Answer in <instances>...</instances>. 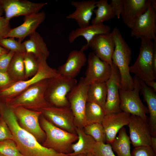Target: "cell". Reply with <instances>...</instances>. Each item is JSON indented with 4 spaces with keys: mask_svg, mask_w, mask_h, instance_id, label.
I'll list each match as a JSON object with an SVG mask.
<instances>
[{
    "mask_svg": "<svg viewBox=\"0 0 156 156\" xmlns=\"http://www.w3.org/2000/svg\"><path fill=\"white\" fill-rule=\"evenodd\" d=\"M0 115L7 124L13 140L23 156H70L41 144L33 135L21 127L12 109L2 103L0 105Z\"/></svg>",
    "mask_w": 156,
    "mask_h": 156,
    "instance_id": "6da1fadb",
    "label": "cell"
},
{
    "mask_svg": "<svg viewBox=\"0 0 156 156\" xmlns=\"http://www.w3.org/2000/svg\"><path fill=\"white\" fill-rule=\"evenodd\" d=\"M115 47L112 57V63L117 68L120 77V90H131L134 87L133 78L129 71L132 51L118 29L114 27L111 32Z\"/></svg>",
    "mask_w": 156,
    "mask_h": 156,
    "instance_id": "7a4b0ae2",
    "label": "cell"
},
{
    "mask_svg": "<svg viewBox=\"0 0 156 156\" xmlns=\"http://www.w3.org/2000/svg\"><path fill=\"white\" fill-rule=\"evenodd\" d=\"M41 118L42 128L46 135L42 145L58 153L66 154L72 153V145L78 139L77 134L56 127L43 116Z\"/></svg>",
    "mask_w": 156,
    "mask_h": 156,
    "instance_id": "3957f363",
    "label": "cell"
},
{
    "mask_svg": "<svg viewBox=\"0 0 156 156\" xmlns=\"http://www.w3.org/2000/svg\"><path fill=\"white\" fill-rule=\"evenodd\" d=\"M47 80L40 81L13 98L2 103L11 108L21 107L33 111H41L42 109L51 106L44 97Z\"/></svg>",
    "mask_w": 156,
    "mask_h": 156,
    "instance_id": "277c9868",
    "label": "cell"
},
{
    "mask_svg": "<svg viewBox=\"0 0 156 156\" xmlns=\"http://www.w3.org/2000/svg\"><path fill=\"white\" fill-rule=\"evenodd\" d=\"M47 58L43 55L37 58L39 69L34 76L27 80L15 82L0 90V101L4 102L10 99L34 84L58 75L57 70L51 67L47 64Z\"/></svg>",
    "mask_w": 156,
    "mask_h": 156,
    "instance_id": "5b68a950",
    "label": "cell"
},
{
    "mask_svg": "<svg viewBox=\"0 0 156 156\" xmlns=\"http://www.w3.org/2000/svg\"><path fill=\"white\" fill-rule=\"evenodd\" d=\"M140 39L139 53L135 62L130 66V72L134 74L144 82L155 80L156 79V74L153 70V60L156 49V40H154L153 43L146 38Z\"/></svg>",
    "mask_w": 156,
    "mask_h": 156,
    "instance_id": "8992f818",
    "label": "cell"
},
{
    "mask_svg": "<svg viewBox=\"0 0 156 156\" xmlns=\"http://www.w3.org/2000/svg\"><path fill=\"white\" fill-rule=\"evenodd\" d=\"M77 83L75 79L59 74L47 79L44 93L45 99L52 106L70 107L67 95Z\"/></svg>",
    "mask_w": 156,
    "mask_h": 156,
    "instance_id": "52a82bcc",
    "label": "cell"
},
{
    "mask_svg": "<svg viewBox=\"0 0 156 156\" xmlns=\"http://www.w3.org/2000/svg\"><path fill=\"white\" fill-rule=\"evenodd\" d=\"M88 86L84 78L81 77L67 95L76 127L83 129L86 125L85 113Z\"/></svg>",
    "mask_w": 156,
    "mask_h": 156,
    "instance_id": "ba28073f",
    "label": "cell"
},
{
    "mask_svg": "<svg viewBox=\"0 0 156 156\" xmlns=\"http://www.w3.org/2000/svg\"><path fill=\"white\" fill-rule=\"evenodd\" d=\"M133 79L134 87L133 89L119 90L120 109L122 111L131 115L148 119L146 116L148 113V108L142 101L139 95L141 90L140 80L135 75Z\"/></svg>",
    "mask_w": 156,
    "mask_h": 156,
    "instance_id": "9c48e42d",
    "label": "cell"
},
{
    "mask_svg": "<svg viewBox=\"0 0 156 156\" xmlns=\"http://www.w3.org/2000/svg\"><path fill=\"white\" fill-rule=\"evenodd\" d=\"M156 1L153 0L146 10L137 20L131 29V35L137 39L156 40Z\"/></svg>",
    "mask_w": 156,
    "mask_h": 156,
    "instance_id": "30bf717a",
    "label": "cell"
},
{
    "mask_svg": "<svg viewBox=\"0 0 156 156\" xmlns=\"http://www.w3.org/2000/svg\"><path fill=\"white\" fill-rule=\"evenodd\" d=\"M11 108L21 127L33 135L39 142L44 141L45 134L39 122L42 114L41 112L33 111L21 107Z\"/></svg>",
    "mask_w": 156,
    "mask_h": 156,
    "instance_id": "8fae6325",
    "label": "cell"
},
{
    "mask_svg": "<svg viewBox=\"0 0 156 156\" xmlns=\"http://www.w3.org/2000/svg\"><path fill=\"white\" fill-rule=\"evenodd\" d=\"M43 115L54 125L69 132L76 134L73 113L70 107L50 106L42 109Z\"/></svg>",
    "mask_w": 156,
    "mask_h": 156,
    "instance_id": "7c38bea8",
    "label": "cell"
},
{
    "mask_svg": "<svg viewBox=\"0 0 156 156\" xmlns=\"http://www.w3.org/2000/svg\"><path fill=\"white\" fill-rule=\"evenodd\" d=\"M47 4L25 0H0V5L5 13L4 17L9 21L15 17L25 16L38 13Z\"/></svg>",
    "mask_w": 156,
    "mask_h": 156,
    "instance_id": "4fadbf2b",
    "label": "cell"
},
{
    "mask_svg": "<svg viewBox=\"0 0 156 156\" xmlns=\"http://www.w3.org/2000/svg\"><path fill=\"white\" fill-rule=\"evenodd\" d=\"M128 125L129 138L134 148L151 146L152 136L148 119L131 115Z\"/></svg>",
    "mask_w": 156,
    "mask_h": 156,
    "instance_id": "5bb4252c",
    "label": "cell"
},
{
    "mask_svg": "<svg viewBox=\"0 0 156 156\" xmlns=\"http://www.w3.org/2000/svg\"><path fill=\"white\" fill-rule=\"evenodd\" d=\"M87 62V69L84 79L87 84L106 82L108 80L111 74V65L101 60L92 52L89 53Z\"/></svg>",
    "mask_w": 156,
    "mask_h": 156,
    "instance_id": "9a60e30c",
    "label": "cell"
},
{
    "mask_svg": "<svg viewBox=\"0 0 156 156\" xmlns=\"http://www.w3.org/2000/svg\"><path fill=\"white\" fill-rule=\"evenodd\" d=\"M110 76L106 82L107 96L104 110L105 114L121 111L120 107L119 91L121 87V78L118 70L113 63L111 65Z\"/></svg>",
    "mask_w": 156,
    "mask_h": 156,
    "instance_id": "2e32d148",
    "label": "cell"
},
{
    "mask_svg": "<svg viewBox=\"0 0 156 156\" xmlns=\"http://www.w3.org/2000/svg\"><path fill=\"white\" fill-rule=\"evenodd\" d=\"M115 47L111 33L95 36L90 41L88 47L99 59L110 65Z\"/></svg>",
    "mask_w": 156,
    "mask_h": 156,
    "instance_id": "e0dca14e",
    "label": "cell"
},
{
    "mask_svg": "<svg viewBox=\"0 0 156 156\" xmlns=\"http://www.w3.org/2000/svg\"><path fill=\"white\" fill-rule=\"evenodd\" d=\"M130 116L129 113L122 111L105 114L102 124L105 131L107 143L112 142L120 129L128 125Z\"/></svg>",
    "mask_w": 156,
    "mask_h": 156,
    "instance_id": "ac0fdd59",
    "label": "cell"
},
{
    "mask_svg": "<svg viewBox=\"0 0 156 156\" xmlns=\"http://www.w3.org/2000/svg\"><path fill=\"white\" fill-rule=\"evenodd\" d=\"M45 18L46 14L44 11L25 16L23 23L17 27L12 29L5 38H16L18 39V41L22 42L26 37L35 32Z\"/></svg>",
    "mask_w": 156,
    "mask_h": 156,
    "instance_id": "d6986e66",
    "label": "cell"
},
{
    "mask_svg": "<svg viewBox=\"0 0 156 156\" xmlns=\"http://www.w3.org/2000/svg\"><path fill=\"white\" fill-rule=\"evenodd\" d=\"M153 0H124L121 16L124 24L131 29L139 17L147 9Z\"/></svg>",
    "mask_w": 156,
    "mask_h": 156,
    "instance_id": "ffe728a7",
    "label": "cell"
},
{
    "mask_svg": "<svg viewBox=\"0 0 156 156\" xmlns=\"http://www.w3.org/2000/svg\"><path fill=\"white\" fill-rule=\"evenodd\" d=\"M87 61L84 51L81 49L73 50L69 53L66 62L58 68V73L69 78L75 79Z\"/></svg>",
    "mask_w": 156,
    "mask_h": 156,
    "instance_id": "44dd1931",
    "label": "cell"
},
{
    "mask_svg": "<svg viewBox=\"0 0 156 156\" xmlns=\"http://www.w3.org/2000/svg\"><path fill=\"white\" fill-rule=\"evenodd\" d=\"M96 2L95 0L71 1V4L75 7V10L67 15L66 18L75 20L79 27L89 25L93 10L96 8Z\"/></svg>",
    "mask_w": 156,
    "mask_h": 156,
    "instance_id": "7402d4cb",
    "label": "cell"
},
{
    "mask_svg": "<svg viewBox=\"0 0 156 156\" xmlns=\"http://www.w3.org/2000/svg\"><path fill=\"white\" fill-rule=\"evenodd\" d=\"M111 28L103 23L89 25L79 27L71 31L68 36V41L70 43L79 36L83 37L87 41L86 44L83 46L80 49L84 51L89 48L88 44L91 40L96 36L111 32Z\"/></svg>",
    "mask_w": 156,
    "mask_h": 156,
    "instance_id": "603a6c76",
    "label": "cell"
},
{
    "mask_svg": "<svg viewBox=\"0 0 156 156\" xmlns=\"http://www.w3.org/2000/svg\"><path fill=\"white\" fill-rule=\"evenodd\" d=\"M141 90L147 105L149 116L148 122L152 136H156V94L155 92L140 80Z\"/></svg>",
    "mask_w": 156,
    "mask_h": 156,
    "instance_id": "cb8c5ba5",
    "label": "cell"
},
{
    "mask_svg": "<svg viewBox=\"0 0 156 156\" xmlns=\"http://www.w3.org/2000/svg\"><path fill=\"white\" fill-rule=\"evenodd\" d=\"M76 131L78 137L77 141L72 145V152L69 154L70 155L75 156L91 153L96 142L92 137L85 133L83 129L76 127Z\"/></svg>",
    "mask_w": 156,
    "mask_h": 156,
    "instance_id": "d4e9b609",
    "label": "cell"
},
{
    "mask_svg": "<svg viewBox=\"0 0 156 156\" xmlns=\"http://www.w3.org/2000/svg\"><path fill=\"white\" fill-rule=\"evenodd\" d=\"M26 53L32 54L37 58L43 55L47 57L49 52L46 43L41 35L36 31L29 36V39L23 42Z\"/></svg>",
    "mask_w": 156,
    "mask_h": 156,
    "instance_id": "484cf974",
    "label": "cell"
},
{
    "mask_svg": "<svg viewBox=\"0 0 156 156\" xmlns=\"http://www.w3.org/2000/svg\"><path fill=\"white\" fill-rule=\"evenodd\" d=\"M25 53H14L8 68L7 73L15 82L26 80L24 64Z\"/></svg>",
    "mask_w": 156,
    "mask_h": 156,
    "instance_id": "4316f807",
    "label": "cell"
},
{
    "mask_svg": "<svg viewBox=\"0 0 156 156\" xmlns=\"http://www.w3.org/2000/svg\"><path fill=\"white\" fill-rule=\"evenodd\" d=\"M107 96L106 82H95L89 86L87 92V102L96 103L104 109Z\"/></svg>",
    "mask_w": 156,
    "mask_h": 156,
    "instance_id": "83f0119b",
    "label": "cell"
},
{
    "mask_svg": "<svg viewBox=\"0 0 156 156\" xmlns=\"http://www.w3.org/2000/svg\"><path fill=\"white\" fill-rule=\"evenodd\" d=\"M96 6L97 9L93 10L95 16L91 20L92 25L103 24L115 17L114 11L107 0L96 1Z\"/></svg>",
    "mask_w": 156,
    "mask_h": 156,
    "instance_id": "f1b7e54d",
    "label": "cell"
},
{
    "mask_svg": "<svg viewBox=\"0 0 156 156\" xmlns=\"http://www.w3.org/2000/svg\"><path fill=\"white\" fill-rule=\"evenodd\" d=\"M118 135L110 144L118 156H131L129 136L124 127L119 131Z\"/></svg>",
    "mask_w": 156,
    "mask_h": 156,
    "instance_id": "f546056e",
    "label": "cell"
},
{
    "mask_svg": "<svg viewBox=\"0 0 156 156\" xmlns=\"http://www.w3.org/2000/svg\"><path fill=\"white\" fill-rule=\"evenodd\" d=\"M105 115L104 109L99 105L87 102L85 113L86 125L95 123L102 124Z\"/></svg>",
    "mask_w": 156,
    "mask_h": 156,
    "instance_id": "4dcf8cb0",
    "label": "cell"
},
{
    "mask_svg": "<svg viewBox=\"0 0 156 156\" xmlns=\"http://www.w3.org/2000/svg\"><path fill=\"white\" fill-rule=\"evenodd\" d=\"M83 129L85 133L92 137L96 142H106L105 132L102 124L95 123L88 124Z\"/></svg>",
    "mask_w": 156,
    "mask_h": 156,
    "instance_id": "1f68e13d",
    "label": "cell"
},
{
    "mask_svg": "<svg viewBox=\"0 0 156 156\" xmlns=\"http://www.w3.org/2000/svg\"><path fill=\"white\" fill-rule=\"evenodd\" d=\"M25 78L26 80L34 76L39 69L37 58L33 54L26 53L24 58Z\"/></svg>",
    "mask_w": 156,
    "mask_h": 156,
    "instance_id": "d6a6232c",
    "label": "cell"
},
{
    "mask_svg": "<svg viewBox=\"0 0 156 156\" xmlns=\"http://www.w3.org/2000/svg\"><path fill=\"white\" fill-rule=\"evenodd\" d=\"M0 46L15 53H26L23 43L16 40L14 38L8 37L2 39L0 41Z\"/></svg>",
    "mask_w": 156,
    "mask_h": 156,
    "instance_id": "836d02e7",
    "label": "cell"
},
{
    "mask_svg": "<svg viewBox=\"0 0 156 156\" xmlns=\"http://www.w3.org/2000/svg\"><path fill=\"white\" fill-rule=\"evenodd\" d=\"M0 154L4 156H23L12 139L0 141Z\"/></svg>",
    "mask_w": 156,
    "mask_h": 156,
    "instance_id": "e575fe53",
    "label": "cell"
},
{
    "mask_svg": "<svg viewBox=\"0 0 156 156\" xmlns=\"http://www.w3.org/2000/svg\"><path fill=\"white\" fill-rule=\"evenodd\" d=\"M91 153L94 156H116L110 144L96 142Z\"/></svg>",
    "mask_w": 156,
    "mask_h": 156,
    "instance_id": "d590c367",
    "label": "cell"
},
{
    "mask_svg": "<svg viewBox=\"0 0 156 156\" xmlns=\"http://www.w3.org/2000/svg\"><path fill=\"white\" fill-rule=\"evenodd\" d=\"M131 156H156V153L150 146L135 148L131 152Z\"/></svg>",
    "mask_w": 156,
    "mask_h": 156,
    "instance_id": "8d00e7d4",
    "label": "cell"
},
{
    "mask_svg": "<svg viewBox=\"0 0 156 156\" xmlns=\"http://www.w3.org/2000/svg\"><path fill=\"white\" fill-rule=\"evenodd\" d=\"M13 140L12 133L4 120L0 115V141Z\"/></svg>",
    "mask_w": 156,
    "mask_h": 156,
    "instance_id": "74e56055",
    "label": "cell"
},
{
    "mask_svg": "<svg viewBox=\"0 0 156 156\" xmlns=\"http://www.w3.org/2000/svg\"><path fill=\"white\" fill-rule=\"evenodd\" d=\"M14 52L9 51L7 53L0 56V71L7 72L11 59Z\"/></svg>",
    "mask_w": 156,
    "mask_h": 156,
    "instance_id": "f35d334b",
    "label": "cell"
},
{
    "mask_svg": "<svg viewBox=\"0 0 156 156\" xmlns=\"http://www.w3.org/2000/svg\"><path fill=\"white\" fill-rule=\"evenodd\" d=\"M10 21L4 16L0 17V41L5 38L11 30Z\"/></svg>",
    "mask_w": 156,
    "mask_h": 156,
    "instance_id": "ab89813d",
    "label": "cell"
},
{
    "mask_svg": "<svg viewBox=\"0 0 156 156\" xmlns=\"http://www.w3.org/2000/svg\"><path fill=\"white\" fill-rule=\"evenodd\" d=\"M118 19L120 18L123 9L124 0H112L109 3Z\"/></svg>",
    "mask_w": 156,
    "mask_h": 156,
    "instance_id": "60d3db41",
    "label": "cell"
},
{
    "mask_svg": "<svg viewBox=\"0 0 156 156\" xmlns=\"http://www.w3.org/2000/svg\"><path fill=\"white\" fill-rule=\"evenodd\" d=\"M15 82L12 80L7 72L0 71V90Z\"/></svg>",
    "mask_w": 156,
    "mask_h": 156,
    "instance_id": "b9f144b4",
    "label": "cell"
},
{
    "mask_svg": "<svg viewBox=\"0 0 156 156\" xmlns=\"http://www.w3.org/2000/svg\"><path fill=\"white\" fill-rule=\"evenodd\" d=\"M148 87H151L153 88L155 92L156 91V82L155 80H152L144 82Z\"/></svg>",
    "mask_w": 156,
    "mask_h": 156,
    "instance_id": "7bdbcfd3",
    "label": "cell"
},
{
    "mask_svg": "<svg viewBox=\"0 0 156 156\" xmlns=\"http://www.w3.org/2000/svg\"><path fill=\"white\" fill-rule=\"evenodd\" d=\"M151 146L156 153V136H151Z\"/></svg>",
    "mask_w": 156,
    "mask_h": 156,
    "instance_id": "ee69618b",
    "label": "cell"
},
{
    "mask_svg": "<svg viewBox=\"0 0 156 156\" xmlns=\"http://www.w3.org/2000/svg\"><path fill=\"white\" fill-rule=\"evenodd\" d=\"M153 70L155 73L156 74V49L153 54Z\"/></svg>",
    "mask_w": 156,
    "mask_h": 156,
    "instance_id": "f6af8a7d",
    "label": "cell"
},
{
    "mask_svg": "<svg viewBox=\"0 0 156 156\" xmlns=\"http://www.w3.org/2000/svg\"><path fill=\"white\" fill-rule=\"evenodd\" d=\"M9 51L0 46V56L6 53Z\"/></svg>",
    "mask_w": 156,
    "mask_h": 156,
    "instance_id": "bcb514c9",
    "label": "cell"
},
{
    "mask_svg": "<svg viewBox=\"0 0 156 156\" xmlns=\"http://www.w3.org/2000/svg\"><path fill=\"white\" fill-rule=\"evenodd\" d=\"M3 9L0 5V17L2 16L3 15Z\"/></svg>",
    "mask_w": 156,
    "mask_h": 156,
    "instance_id": "7dc6e473",
    "label": "cell"
},
{
    "mask_svg": "<svg viewBox=\"0 0 156 156\" xmlns=\"http://www.w3.org/2000/svg\"><path fill=\"white\" fill-rule=\"evenodd\" d=\"M86 156H94L91 153H88Z\"/></svg>",
    "mask_w": 156,
    "mask_h": 156,
    "instance_id": "c3c4849f",
    "label": "cell"
},
{
    "mask_svg": "<svg viewBox=\"0 0 156 156\" xmlns=\"http://www.w3.org/2000/svg\"><path fill=\"white\" fill-rule=\"evenodd\" d=\"M86 155L87 154H83L78 155L75 156H86Z\"/></svg>",
    "mask_w": 156,
    "mask_h": 156,
    "instance_id": "681fc988",
    "label": "cell"
},
{
    "mask_svg": "<svg viewBox=\"0 0 156 156\" xmlns=\"http://www.w3.org/2000/svg\"><path fill=\"white\" fill-rule=\"evenodd\" d=\"M0 156H3V155L0 154Z\"/></svg>",
    "mask_w": 156,
    "mask_h": 156,
    "instance_id": "f907efd6",
    "label": "cell"
},
{
    "mask_svg": "<svg viewBox=\"0 0 156 156\" xmlns=\"http://www.w3.org/2000/svg\"></svg>",
    "mask_w": 156,
    "mask_h": 156,
    "instance_id": "816d5d0a",
    "label": "cell"
}]
</instances>
